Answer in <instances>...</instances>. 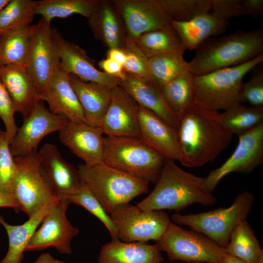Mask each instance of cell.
I'll return each mask as SVG.
<instances>
[{"instance_id":"6da1fadb","label":"cell","mask_w":263,"mask_h":263,"mask_svg":"<svg viewBox=\"0 0 263 263\" xmlns=\"http://www.w3.org/2000/svg\"><path fill=\"white\" fill-rule=\"evenodd\" d=\"M184 161L189 168L212 162L230 144L233 134L221 113L194 102L180 120L177 131Z\"/></svg>"},{"instance_id":"7a4b0ae2","label":"cell","mask_w":263,"mask_h":263,"mask_svg":"<svg viewBox=\"0 0 263 263\" xmlns=\"http://www.w3.org/2000/svg\"><path fill=\"white\" fill-rule=\"evenodd\" d=\"M154 189L136 205L142 210L169 209L177 212L193 204L210 206L216 197L204 186V178L185 171L170 159H165Z\"/></svg>"},{"instance_id":"3957f363","label":"cell","mask_w":263,"mask_h":263,"mask_svg":"<svg viewBox=\"0 0 263 263\" xmlns=\"http://www.w3.org/2000/svg\"><path fill=\"white\" fill-rule=\"evenodd\" d=\"M263 51V31H237L233 33L207 39L196 49L188 62L189 71L200 75L241 65L255 58Z\"/></svg>"},{"instance_id":"277c9868","label":"cell","mask_w":263,"mask_h":263,"mask_svg":"<svg viewBox=\"0 0 263 263\" xmlns=\"http://www.w3.org/2000/svg\"><path fill=\"white\" fill-rule=\"evenodd\" d=\"M80 178L110 215L117 207L149 192V183L104 163L79 164Z\"/></svg>"},{"instance_id":"5b68a950","label":"cell","mask_w":263,"mask_h":263,"mask_svg":"<svg viewBox=\"0 0 263 263\" xmlns=\"http://www.w3.org/2000/svg\"><path fill=\"white\" fill-rule=\"evenodd\" d=\"M165 158L138 137H104L103 163L149 183H156Z\"/></svg>"},{"instance_id":"8992f818","label":"cell","mask_w":263,"mask_h":263,"mask_svg":"<svg viewBox=\"0 0 263 263\" xmlns=\"http://www.w3.org/2000/svg\"><path fill=\"white\" fill-rule=\"evenodd\" d=\"M263 61V53L241 65L217 70L193 79L197 103L206 108L224 111L241 103L243 79Z\"/></svg>"},{"instance_id":"52a82bcc","label":"cell","mask_w":263,"mask_h":263,"mask_svg":"<svg viewBox=\"0 0 263 263\" xmlns=\"http://www.w3.org/2000/svg\"><path fill=\"white\" fill-rule=\"evenodd\" d=\"M255 201L254 195L249 191L239 193L227 207H220L204 212L188 214L174 213L173 223L185 225L207 236L225 248L237 224L246 220Z\"/></svg>"},{"instance_id":"ba28073f","label":"cell","mask_w":263,"mask_h":263,"mask_svg":"<svg viewBox=\"0 0 263 263\" xmlns=\"http://www.w3.org/2000/svg\"><path fill=\"white\" fill-rule=\"evenodd\" d=\"M190 229L171 222L156 242L159 249L171 261L222 263L226 253L225 249L204 234Z\"/></svg>"},{"instance_id":"9c48e42d","label":"cell","mask_w":263,"mask_h":263,"mask_svg":"<svg viewBox=\"0 0 263 263\" xmlns=\"http://www.w3.org/2000/svg\"><path fill=\"white\" fill-rule=\"evenodd\" d=\"M17 170L12 187L13 198L29 218L48 203L58 201L44 179L38 151L14 157Z\"/></svg>"},{"instance_id":"30bf717a","label":"cell","mask_w":263,"mask_h":263,"mask_svg":"<svg viewBox=\"0 0 263 263\" xmlns=\"http://www.w3.org/2000/svg\"><path fill=\"white\" fill-rule=\"evenodd\" d=\"M110 216L116 238L127 243L157 242L171 222L163 210H142L130 203L117 207Z\"/></svg>"},{"instance_id":"8fae6325","label":"cell","mask_w":263,"mask_h":263,"mask_svg":"<svg viewBox=\"0 0 263 263\" xmlns=\"http://www.w3.org/2000/svg\"><path fill=\"white\" fill-rule=\"evenodd\" d=\"M33 33L26 69L34 80L39 97L60 67L61 58L50 23L41 18L32 25Z\"/></svg>"},{"instance_id":"7c38bea8","label":"cell","mask_w":263,"mask_h":263,"mask_svg":"<svg viewBox=\"0 0 263 263\" xmlns=\"http://www.w3.org/2000/svg\"><path fill=\"white\" fill-rule=\"evenodd\" d=\"M231 156L219 168L204 178L206 190L212 193L219 182L232 172L248 173L263 162V122L240 135Z\"/></svg>"},{"instance_id":"4fadbf2b","label":"cell","mask_w":263,"mask_h":263,"mask_svg":"<svg viewBox=\"0 0 263 263\" xmlns=\"http://www.w3.org/2000/svg\"><path fill=\"white\" fill-rule=\"evenodd\" d=\"M70 120L63 115L52 113L40 100L23 122L9 145L14 157H25L37 151L40 141L46 135L59 131Z\"/></svg>"},{"instance_id":"5bb4252c","label":"cell","mask_w":263,"mask_h":263,"mask_svg":"<svg viewBox=\"0 0 263 263\" xmlns=\"http://www.w3.org/2000/svg\"><path fill=\"white\" fill-rule=\"evenodd\" d=\"M69 203L59 200L43 219L41 225L30 239L25 251L42 250L54 247L62 254L72 253L71 242L79 233L66 216Z\"/></svg>"},{"instance_id":"9a60e30c","label":"cell","mask_w":263,"mask_h":263,"mask_svg":"<svg viewBox=\"0 0 263 263\" xmlns=\"http://www.w3.org/2000/svg\"><path fill=\"white\" fill-rule=\"evenodd\" d=\"M41 173L59 200H67L82 184L77 169L67 162L57 147L43 145L38 151Z\"/></svg>"},{"instance_id":"2e32d148","label":"cell","mask_w":263,"mask_h":263,"mask_svg":"<svg viewBox=\"0 0 263 263\" xmlns=\"http://www.w3.org/2000/svg\"><path fill=\"white\" fill-rule=\"evenodd\" d=\"M139 105L121 86L112 89L109 105L100 128L109 136H131L140 138Z\"/></svg>"},{"instance_id":"e0dca14e","label":"cell","mask_w":263,"mask_h":263,"mask_svg":"<svg viewBox=\"0 0 263 263\" xmlns=\"http://www.w3.org/2000/svg\"><path fill=\"white\" fill-rule=\"evenodd\" d=\"M123 21L127 38L166 28L171 21L156 0H113Z\"/></svg>"},{"instance_id":"ac0fdd59","label":"cell","mask_w":263,"mask_h":263,"mask_svg":"<svg viewBox=\"0 0 263 263\" xmlns=\"http://www.w3.org/2000/svg\"><path fill=\"white\" fill-rule=\"evenodd\" d=\"M53 35L60 54V66L64 71L81 80L111 88L119 85L121 79L98 70L94 60L84 50L64 38L56 29H53Z\"/></svg>"},{"instance_id":"d6986e66","label":"cell","mask_w":263,"mask_h":263,"mask_svg":"<svg viewBox=\"0 0 263 263\" xmlns=\"http://www.w3.org/2000/svg\"><path fill=\"white\" fill-rule=\"evenodd\" d=\"M99 127L82 121H69L59 131L60 141L85 164L103 163L104 137Z\"/></svg>"},{"instance_id":"ffe728a7","label":"cell","mask_w":263,"mask_h":263,"mask_svg":"<svg viewBox=\"0 0 263 263\" xmlns=\"http://www.w3.org/2000/svg\"><path fill=\"white\" fill-rule=\"evenodd\" d=\"M140 138L166 159L183 165L184 158L177 131L154 113L139 105Z\"/></svg>"},{"instance_id":"44dd1931","label":"cell","mask_w":263,"mask_h":263,"mask_svg":"<svg viewBox=\"0 0 263 263\" xmlns=\"http://www.w3.org/2000/svg\"><path fill=\"white\" fill-rule=\"evenodd\" d=\"M88 19L95 38L108 49L122 50L127 36L123 21L113 0H98Z\"/></svg>"},{"instance_id":"7402d4cb","label":"cell","mask_w":263,"mask_h":263,"mask_svg":"<svg viewBox=\"0 0 263 263\" xmlns=\"http://www.w3.org/2000/svg\"><path fill=\"white\" fill-rule=\"evenodd\" d=\"M0 79L12 99L16 112L21 114L23 118L28 116L41 100L26 67L0 66Z\"/></svg>"},{"instance_id":"603a6c76","label":"cell","mask_w":263,"mask_h":263,"mask_svg":"<svg viewBox=\"0 0 263 263\" xmlns=\"http://www.w3.org/2000/svg\"><path fill=\"white\" fill-rule=\"evenodd\" d=\"M40 99L47 103L52 113L63 115L70 121L84 122V113L70 84L69 74L61 66L53 75Z\"/></svg>"},{"instance_id":"cb8c5ba5","label":"cell","mask_w":263,"mask_h":263,"mask_svg":"<svg viewBox=\"0 0 263 263\" xmlns=\"http://www.w3.org/2000/svg\"><path fill=\"white\" fill-rule=\"evenodd\" d=\"M119 85L140 106L154 113L177 132L180 124L179 119L167 105L160 89L150 79L138 77L126 72Z\"/></svg>"},{"instance_id":"d4e9b609","label":"cell","mask_w":263,"mask_h":263,"mask_svg":"<svg viewBox=\"0 0 263 263\" xmlns=\"http://www.w3.org/2000/svg\"><path fill=\"white\" fill-rule=\"evenodd\" d=\"M164 259L157 244L127 243L118 239L102 246L98 263H162Z\"/></svg>"},{"instance_id":"484cf974","label":"cell","mask_w":263,"mask_h":263,"mask_svg":"<svg viewBox=\"0 0 263 263\" xmlns=\"http://www.w3.org/2000/svg\"><path fill=\"white\" fill-rule=\"evenodd\" d=\"M69 80L82 107L84 122L100 127L110 102L112 88L81 80L71 74Z\"/></svg>"},{"instance_id":"4316f807","label":"cell","mask_w":263,"mask_h":263,"mask_svg":"<svg viewBox=\"0 0 263 263\" xmlns=\"http://www.w3.org/2000/svg\"><path fill=\"white\" fill-rule=\"evenodd\" d=\"M170 25L178 34L185 49L194 50L207 39L225 33L229 23L209 13L186 21L171 20Z\"/></svg>"},{"instance_id":"83f0119b","label":"cell","mask_w":263,"mask_h":263,"mask_svg":"<svg viewBox=\"0 0 263 263\" xmlns=\"http://www.w3.org/2000/svg\"><path fill=\"white\" fill-rule=\"evenodd\" d=\"M57 201L45 205L27 221L19 225L9 224L0 214V224L5 228L9 240L7 252L0 263H22L24 252L30 239L44 217Z\"/></svg>"},{"instance_id":"f1b7e54d","label":"cell","mask_w":263,"mask_h":263,"mask_svg":"<svg viewBox=\"0 0 263 263\" xmlns=\"http://www.w3.org/2000/svg\"><path fill=\"white\" fill-rule=\"evenodd\" d=\"M33 33L28 25L0 36V66L26 67Z\"/></svg>"},{"instance_id":"f546056e","label":"cell","mask_w":263,"mask_h":263,"mask_svg":"<svg viewBox=\"0 0 263 263\" xmlns=\"http://www.w3.org/2000/svg\"><path fill=\"white\" fill-rule=\"evenodd\" d=\"M193 76L186 72L160 89L167 105L179 121L195 101Z\"/></svg>"},{"instance_id":"4dcf8cb0","label":"cell","mask_w":263,"mask_h":263,"mask_svg":"<svg viewBox=\"0 0 263 263\" xmlns=\"http://www.w3.org/2000/svg\"><path fill=\"white\" fill-rule=\"evenodd\" d=\"M225 249L227 254L247 263H256L263 256V249L246 220L237 224Z\"/></svg>"},{"instance_id":"1f68e13d","label":"cell","mask_w":263,"mask_h":263,"mask_svg":"<svg viewBox=\"0 0 263 263\" xmlns=\"http://www.w3.org/2000/svg\"><path fill=\"white\" fill-rule=\"evenodd\" d=\"M134 40L148 58L186 50L178 34L171 25L164 28L143 33Z\"/></svg>"},{"instance_id":"d6a6232c","label":"cell","mask_w":263,"mask_h":263,"mask_svg":"<svg viewBox=\"0 0 263 263\" xmlns=\"http://www.w3.org/2000/svg\"><path fill=\"white\" fill-rule=\"evenodd\" d=\"M185 50L162 54L149 58V79L160 89L176 77L189 71L184 56Z\"/></svg>"},{"instance_id":"836d02e7","label":"cell","mask_w":263,"mask_h":263,"mask_svg":"<svg viewBox=\"0 0 263 263\" xmlns=\"http://www.w3.org/2000/svg\"><path fill=\"white\" fill-rule=\"evenodd\" d=\"M98 0H41L35 1V12L48 22L55 18H66L80 14L87 19Z\"/></svg>"},{"instance_id":"e575fe53","label":"cell","mask_w":263,"mask_h":263,"mask_svg":"<svg viewBox=\"0 0 263 263\" xmlns=\"http://www.w3.org/2000/svg\"><path fill=\"white\" fill-rule=\"evenodd\" d=\"M221 114L226 126L238 136L263 122V107L245 106L239 103Z\"/></svg>"},{"instance_id":"d590c367","label":"cell","mask_w":263,"mask_h":263,"mask_svg":"<svg viewBox=\"0 0 263 263\" xmlns=\"http://www.w3.org/2000/svg\"><path fill=\"white\" fill-rule=\"evenodd\" d=\"M35 1L11 0L0 10V36L30 25L35 12Z\"/></svg>"},{"instance_id":"8d00e7d4","label":"cell","mask_w":263,"mask_h":263,"mask_svg":"<svg viewBox=\"0 0 263 263\" xmlns=\"http://www.w3.org/2000/svg\"><path fill=\"white\" fill-rule=\"evenodd\" d=\"M171 20L184 21L210 12V0H156Z\"/></svg>"},{"instance_id":"74e56055","label":"cell","mask_w":263,"mask_h":263,"mask_svg":"<svg viewBox=\"0 0 263 263\" xmlns=\"http://www.w3.org/2000/svg\"><path fill=\"white\" fill-rule=\"evenodd\" d=\"M67 200L69 204H74L83 207L97 218L106 227L112 238L117 239L110 215L106 212L98 200L83 182L77 191L69 196Z\"/></svg>"},{"instance_id":"f35d334b","label":"cell","mask_w":263,"mask_h":263,"mask_svg":"<svg viewBox=\"0 0 263 263\" xmlns=\"http://www.w3.org/2000/svg\"><path fill=\"white\" fill-rule=\"evenodd\" d=\"M5 132L0 131V193L13 198L12 187L17 167Z\"/></svg>"},{"instance_id":"ab89813d","label":"cell","mask_w":263,"mask_h":263,"mask_svg":"<svg viewBox=\"0 0 263 263\" xmlns=\"http://www.w3.org/2000/svg\"><path fill=\"white\" fill-rule=\"evenodd\" d=\"M122 50L126 55L124 70L133 76L149 79V58L138 47L134 40L127 38Z\"/></svg>"},{"instance_id":"60d3db41","label":"cell","mask_w":263,"mask_h":263,"mask_svg":"<svg viewBox=\"0 0 263 263\" xmlns=\"http://www.w3.org/2000/svg\"><path fill=\"white\" fill-rule=\"evenodd\" d=\"M16 112L12 99L0 79V117L4 124L5 132L10 143L18 129L15 119Z\"/></svg>"},{"instance_id":"b9f144b4","label":"cell","mask_w":263,"mask_h":263,"mask_svg":"<svg viewBox=\"0 0 263 263\" xmlns=\"http://www.w3.org/2000/svg\"><path fill=\"white\" fill-rule=\"evenodd\" d=\"M241 102L246 101L251 106L263 107V72L255 74L252 78L242 84Z\"/></svg>"},{"instance_id":"7bdbcfd3","label":"cell","mask_w":263,"mask_h":263,"mask_svg":"<svg viewBox=\"0 0 263 263\" xmlns=\"http://www.w3.org/2000/svg\"><path fill=\"white\" fill-rule=\"evenodd\" d=\"M209 13L213 16L225 20L246 15L243 0H210Z\"/></svg>"},{"instance_id":"ee69618b","label":"cell","mask_w":263,"mask_h":263,"mask_svg":"<svg viewBox=\"0 0 263 263\" xmlns=\"http://www.w3.org/2000/svg\"><path fill=\"white\" fill-rule=\"evenodd\" d=\"M98 65L105 73L117 77L121 80L125 77L126 72L123 66L118 63L106 58L98 62Z\"/></svg>"},{"instance_id":"f6af8a7d","label":"cell","mask_w":263,"mask_h":263,"mask_svg":"<svg viewBox=\"0 0 263 263\" xmlns=\"http://www.w3.org/2000/svg\"><path fill=\"white\" fill-rule=\"evenodd\" d=\"M246 15L254 18L261 16L263 12V0H243Z\"/></svg>"},{"instance_id":"bcb514c9","label":"cell","mask_w":263,"mask_h":263,"mask_svg":"<svg viewBox=\"0 0 263 263\" xmlns=\"http://www.w3.org/2000/svg\"><path fill=\"white\" fill-rule=\"evenodd\" d=\"M107 58L118 63L123 66L126 61V55L124 52L119 49H108Z\"/></svg>"},{"instance_id":"7dc6e473","label":"cell","mask_w":263,"mask_h":263,"mask_svg":"<svg viewBox=\"0 0 263 263\" xmlns=\"http://www.w3.org/2000/svg\"><path fill=\"white\" fill-rule=\"evenodd\" d=\"M0 207L13 208L16 212L20 210L18 203L13 198L0 193Z\"/></svg>"},{"instance_id":"c3c4849f","label":"cell","mask_w":263,"mask_h":263,"mask_svg":"<svg viewBox=\"0 0 263 263\" xmlns=\"http://www.w3.org/2000/svg\"><path fill=\"white\" fill-rule=\"evenodd\" d=\"M34 263H65V262L55 259L49 253H44L38 257Z\"/></svg>"},{"instance_id":"681fc988","label":"cell","mask_w":263,"mask_h":263,"mask_svg":"<svg viewBox=\"0 0 263 263\" xmlns=\"http://www.w3.org/2000/svg\"><path fill=\"white\" fill-rule=\"evenodd\" d=\"M222 263H247L238 258L226 253L223 259Z\"/></svg>"},{"instance_id":"f907efd6","label":"cell","mask_w":263,"mask_h":263,"mask_svg":"<svg viewBox=\"0 0 263 263\" xmlns=\"http://www.w3.org/2000/svg\"><path fill=\"white\" fill-rule=\"evenodd\" d=\"M11 0H0V10L3 9Z\"/></svg>"},{"instance_id":"816d5d0a","label":"cell","mask_w":263,"mask_h":263,"mask_svg":"<svg viewBox=\"0 0 263 263\" xmlns=\"http://www.w3.org/2000/svg\"><path fill=\"white\" fill-rule=\"evenodd\" d=\"M256 263H263V256L261 257L256 262Z\"/></svg>"},{"instance_id":"f5cc1de1","label":"cell","mask_w":263,"mask_h":263,"mask_svg":"<svg viewBox=\"0 0 263 263\" xmlns=\"http://www.w3.org/2000/svg\"><path fill=\"white\" fill-rule=\"evenodd\" d=\"M209 263L196 262H191V263Z\"/></svg>"}]
</instances>
